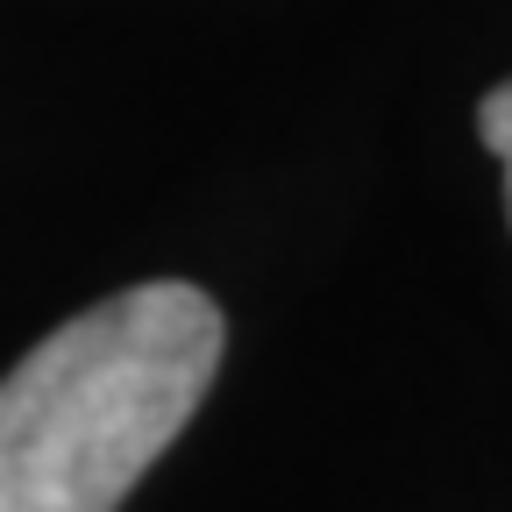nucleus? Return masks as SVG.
<instances>
[{
    "label": "nucleus",
    "instance_id": "nucleus-2",
    "mask_svg": "<svg viewBox=\"0 0 512 512\" xmlns=\"http://www.w3.org/2000/svg\"><path fill=\"white\" fill-rule=\"evenodd\" d=\"M477 136H484V150H491L498 171H505V221H512V79L484 93V107H477Z\"/></svg>",
    "mask_w": 512,
    "mask_h": 512
},
{
    "label": "nucleus",
    "instance_id": "nucleus-1",
    "mask_svg": "<svg viewBox=\"0 0 512 512\" xmlns=\"http://www.w3.org/2000/svg\"><path fill=\"white\" fill-rule=\"evenodd\" d=\"M221 349V306L185 278L50 328L0 377V512H114L200 413Z\"/></svg>",
    "mask_w": 512,
    "mask_h": 512
}]
</instances>
